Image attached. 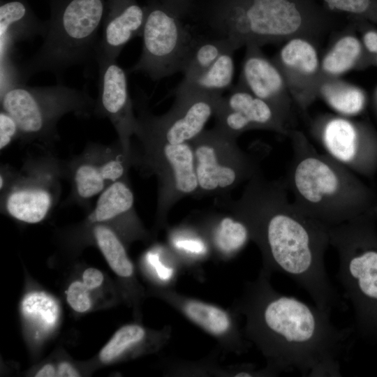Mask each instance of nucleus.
I'll return each instance as SVG.
<instances>
[{"label": "nucleus", "instance_id": "nucleus-1", "mask_svg": "<svg viewBox=\"0 0 377 377\" xmlns=\"http://www.w3.org/2000/svg\"><path fill=\"white\" fill-rule=\"evenodd\" d=\"M288 193L285 182L267 181L258 172L235 205L237 216L248 226L266 269L288 276L320 309H343L325 265L329 226L300 211Z\"/></svg>", "mask_w": 377, "mask_h": 377}, {"label": "nucleus", "instance_id": "nucleus-2", "mask_svg": "<svg viewBox=\"0 0 377 377\" xmlns=\"http://www.w3.org/2000/svg\"><path fill=\"white\" fill-rule=\"evenodd\" d=\"M263 269L250 284L244 311L247 332L276 373L297 371L305 376H341L350 332L337 327L330 313L281 294Z\"/></svg>", "mask_w": 377, "mask_h": 377}, {"label": "nucleus", "instance_id": "nucleus-3", "mask_svg": "<svg viewBox=\"0 0 377 377\" xmlns=\"http://www.w3.org/2000/svg\"><path fill=\"white\" fill-rule=\"evenodd\" d=\"M202 13L216 37L235 50L300 36L319 41L339 19L317 0H207Z\"/></svg>", "mask_w": 377, "mask_h": 377}, {"label": "nucleus", "instance_id": "nucleus-4", "mask_svg": "<svg viewBox=\"0 0 377 377\" xmlns=\"http://www.w3.org/2000/svg\"><path fill=\"white\" fill-rule=\"evenodd\" d=\"M288 136L293 156L285 183L295 205L328 226L361 216L370 195L353 172L318 152L302 131L290 129Z\"/></svg>", "mask_w": 377, "mask_h": 377}, {"label": "nucleus", "instance_id": "nucleus-5", "mask_svg": "<svg viewBox=\"0 0 377 377\" xmlns=\"http://www.w3.org/2000/svg\"><path fill=\"white\" fill-rule=\"evenodd\" d=\"M106 0H51L43 41L34 56L19 66L20 82L49 72L61 79L69 68L87 61L95 52Z\"/></svg>", "mask_w": 377, "mask_h": 377}, {"label": "nucleus", "instance_id": "nucleus-6", "mask_svg": "<svg viewBox=\"0 0 377 377\" xmlns=\"http://www.w3.org/2000/svg\"><path fill=\"white\" fill-rule=\"evenodd\" d=\"M96 99L85 90L62 84L31 87L12 85L1 94V110L17 121L20 139L45 144L57 140V123L68 113L89 117L94 114Z\"/></svg>", "mask_w": 377, "mask_h": 377}, {"label": "nucleus", "instance_id": "nucleus-7", "mask_svg": "<svg viewBox=\"0 0 377 377\" xmlns=\"http://www.w3.org/2000/svg\"><path fill=\"white\" fill-rule=\"evenodd\" d=\"M145 10L142 52L129 72L143 73L154 81L182 73L198 36L161 2L149 0Z\"/></svg>", "mask_w": 377, "mask_h": 377}, {"label": "nucleus", "instance_id": "nucleus-8", "mask_svg": "<svg viewBox=\"0 0 377 377\" xmlns=\"http://www.w3.org/2000/svg\"><path fill=\"white\" fill-rule=\"evenodd\" d=\"M66 177V164L51 154L27 158L8 189L1 194V210L19 222L38 223L57 205Z\"/></svg>", "mask_w": 377, "mask_h": 377}, {"label": "nucleus", "instance_id": "nucleus-9", "mask_svg": "<svg viewBox=\"0 0 377 377\" xmlns=\"http://www.w3.org/2000/svg\"><path fill=\"white\" fill-rule=\"evenodd\" d=\"M190 142L198 190L205 193L227 191L259 172L257 161L238 147L236 138L216 127Z\"/></svg>", "mask_w": 377, "mask_h": 377}, {"label": "nucleus", "instance_id": "nucleus-10", "mask_svg": "<svg viewBox=\"0 0 377 377\" xmlns=\"http://www.w3.org/2000/svg\"><path fill=\"white\" fill-rule=\"evenodd\" d=\"M311 133L326 154L353 172L371 173L377 165V133L367 125L339 114L311 121Z\"/></svg>", "mask_w": 377, "mask_h": 377}, {"label": "nucleus", "instance_id": "nucleus-11", "mask_svg": "<svg viewBox=\"0 0 377 377\" xmlns=\"http://www.w3.org/2000/svg\"><path fill=\"white\" fill-rule=\"evenodd\" d=\"M175 95L172 108L161 116L151 114L140 103L135 135L171 145L189 142L204 131L222 96L190 91Z\"/></svg>", "mask_w": 377, "mask_h": 377}, {"label": "nucleus", "instance_id": "nucleus-12", "mask_svg": "<svg viewBox=\"0 0 377 377\" xmlns=\"http://www.w3.org/2000/svg\"><path fill=\"white\" fill-rule=\"evenodd\" d=\"M141 154L131 156L135 163L157 175L161 183L159 202L165 198L171 182L177 195L193 194L198 191L194 153L191 142L171 145L136 135Z\"/></svg>", "mask_w": 377, "mask_h": 377}, {"label": "nucleus", "instance_id": "nucleus-13", "mask_svg": "<svg viewBox=\"0 0 377 377\" xmlns=\"http://www.w3.org/2000/svg\"><path fill=\"white\" fill-rule=\"evenodd\" d=\"M318 43L306 37L293 38L272 59L284 78L294 104L304 112L318 98L322 82Z\"/></svg>", "mask_w": 377, "mask_h": 377}, {"label": "nucleus", "instance_id": "nucleus-14", "mask_svg": "<svg viewBox=\"0 0 377 377\" xmlns=\"http://www.w3.org/2000/svg\"><path fill=\"white\" fill-rule=\"evenodd\" d=\"M216 127L237 138L252 129H265L288 136L289 121L272 105L255 96L237 82L228 95L221 96L214 114Z\"/></svg>", "mask_w": 377, "mask_h": 377}, {"label": "nucleus", "instance_id": "nucleus-15", "mask_svg": "<svg viewBox=\"0 0 377 377\" xmlns=\"http://www.w3.org/2000/svg\"><path fill=\"white\" fill-rule=\"evenodd\" d=\"M98 64V92L94 114L108 118L117 135L124 151L131 160V138L138 128V118L128 89L126 71L117 63L95 57Z\"/></svg>", "mask_w": 377, "mask_h": 377}, {"label": "nucleus", "instance_id": "nucleus-16", "mask_svg": "<svg viewBox=\"0 0 377 377\" xmlns=\"http://www.w3.org/2000/svg\"><path fill=\"white\" fill-rule=\"evenodd\" d=\"M238 82L255 96L272 105L289 122L294 103L284 78L272 59L261 47L248 45Z\"/></svg>", "mask_w": 377, "mask_h": 377}, {"label": "nucleus", "instance_id": "nucleus-17", "mask_svg": "<svg viewBox=\"0 0 377 377\" xmlns=\"http://www.w3.org/2000/svg\"><path fill=\"white\" fill-rule=\"evenodd\" d=\"M145 16V6L137 0H106L103 34L95 57L117 60L131 40L141 36Z\"/></svg>", "mask_w": 377, "mask_h": 377}, {"label": "nucleus", "instance_id": "nucleus-18", "mask_svg": "<svg viewBox=\"0 0 377 377\" xmlns=\"http://www.w3.org/2000/svg\"><path fill=\"white\" fill-rule=\"evenodd\" d=\"M374 66L355 25L351 21L333 38L320 60L322 80L340 77L353 70H364Z\"/></svg>", "mask_w": 377, "mask_h": 377}, {"label": "nucleus", "instance_id": "nucleus-19", "mask_svg": "<svg viewBox=\"0 0 377 377\" xmlns=\"http://www.w3.org/2000/svg\"><path fill=\"white\" fill-rule=\"evenodd\" d=\"M45 21L40 20L27 0L1 1L0 6L1 58L11 56L16 43L43 37Z\"/></svg>", "mask_w": 377, "mask_h": 377}, {"label": "nucleus", "instance_id": "nucleus-20", "mask_svg": "<svg viewBox=\"0 0 377 377\" xmlns=\"http://www.w3.org/2000/svg\"><path fill=\"white\" fill-rule=\"evenodd\" d=\"M134 196L126 179L117 181L98 196L93 209L84 220V226L105 224L117 228L133 227L137 224Z\"/></svg>", "mask_w": 377, "mask_h": 377}, {"label": "nucleus", "instance_id": "nucleus-21", "mask_svg": "<svg viewBox=\"0 0 377 377\" xmlns=\"http://www.w3.org/2000/svg\"><path fill=\"white\" fill-rule=\"evenodd\" d=\"M66 177L71 184L66 202L90 209L92 200L108 187L90 143L82 152L65 162Z\"/></svg>", "mask_w": 377, "mask_h": 377}, {"label": "nucleus", "instance_id": "nucleus-22", "mask_svg": "<svg viewBox=\"0 0 377 377\" xmlns=\"http://www.w3.org/2000/svg\"><path fill=\"white\" fill-rule=\"evenodd\" d=\"M235 51L232 48L227 50L204 71L191 77L183 78L174 89V94L190 91L222 96L232 87Z\"/></svg>", "mask_w": 377, "mask_h": 377}, {"label": "nucleus", "instance_id": "nucleus-23", "mask_svg": "<svg viewBox=\"0 0 377 377\" xmlns=\"http://www.w3.org/2000/svg\"><path fill=\"white\" fill-rule=\"evenodd\" d=\"M318 98H321L337 114L348 117L361 113L367 104L365 91L340 77L323 79Z\"/></svg>", "mask_w": 377, "mask_h": 377}, {"label": "nucleus", "instance_id": "nucleus-24", "mask_svg": "<svg viewBox=\"0 0 377 377\" xmlns=\"http://www.w3.org/2000/svg\"><path fill=\"white\" fill-rule=\"evenodd\" d=\"M90 232L111 269L120 277H131L133 265L117 232L110 226L101 223L92 226Z\"/></svg>", "mask_w": 377, "mask_h": 377}, {"label": "nucleus", "instance_id": "nucleus-25", "mask_svg": "<svg viewBox=\"0 0 377 377\" xmlns=\"http://www.w3.org/2000/svg\"><path fill=\"white\" fill-rule=\"evenodd\" d=\"M186 317L212 335L221 337L232 329V320L222 309L195 300H188L182 306Z\"/></svg>", "mask_w": 377, "mask_h": 377}, {"label": "nucleus", "instance_id": "nucleus-26", "mask_svg": "<svg viewBox=\"0 0 377 377\" xmlns=\"http://www.w3.org/2000/svg\"><path fill=\"white\" fill-rule=\"evenodd\" d=\"M89 143L108 186L126 179L128 168L132 163L119 140L111 145Z\"/></svg>", "mask_w": 377, "mask_h": 377}, {"label": "nucleus", "instance_id": "nucleus-27", "mask_svg": "<svg viewBox=\"0 0 377 377\" xmlns=\"http://www.w3.org/2000/svg\"><path fill=\"white\" fill-rule=\"evenodd\" d=\"M230 48L235 50L228 39L219 37H198L182 71L183 78H189L204 71Z\"/></svg>", "mask_w": 377, "mask_h": 377}, {"label": "nucleus", "instance_id": "nucleus-28", "mask_svg": "<svg viewBox=\"0 0 377 377\" xmlns=\"http://www.w3.org/2000/svg\"><path fill=\"white\" fill-rule=\"evenodd\" d=\"M251 239L248 226L238 216L221 217L213 230L212 241L216 249L224 255L238 253Z\"/></svg>", "mask_w": 377, "mask_h": 377}, {"label": "nucleus", "instance_id": "nucleus-29", "mask_svg": "<svg viewBox=\"0 0 377 377\" xmlns=\"http://www.w3.org/2000/svg\"><path fill=\"white\" fill-rule=\"evenodd\" d=\"M24 316L43 330L54 327L59 318V307L55 300L43 292L27 294L21 304Z\"/></svg>", "mask_w": 377, "mask_h": 377}, {"label": "nucleus", "instance_id": "nucleus-30", "mask_svg": "<svg viewBox=\"0 0 377 377\" xmlns=\"http://www.w3.org/2000/svg\"><path fill=\"white\" fill-rule=\"evenodd\" d=\"M145 336V330L139 325L129 324L121 327L100 351L101 361L103 363L111 362L132 346L140 342Z\"/></svg>", "mask_w": 377, "mask_h": 377}, {"label": "nucleus", "instance_id": "nucleus-31", "mask_svg": "<svg viewBox=\"0 0 377 377\" xmlns=\"http://www.w3.org/2000/svg\"><path fill=\"white\" fill-rule=\"evenodd\" d=\"M330 10L377 26V0H322Z\"/></svg>", "mask_w": 377, "mask_h": 377}, {"label": "nucleus", "instance_id": "nucleus-32", "mask_svg": "<svg viewBox=\"0 0 377 377\" xmlns=\"http://www.w3.org/2000/svg\"><path fill=\"white\" fill-rule=\"evenodd\" d=\"M89 290L82 281H74L66 290V300L69 306L77 313H85L92 306Z\"/></svg>", "mask_w": 377, "mask_h": 377}, {"label": "nucleus", "instance_id": "nucleus-33", "mask_svg": "<svg viewBox=\"0 0 377 377\" xmlns=\"http://www.w3.org/2000/svg\"><path fill=\"white\" fill-rule=\"evenodd\" d=\"M355 25L363 45L369 54L374 66H377V28L364 20L350 17Z\"/></svg>", "mask_w": 377, "mask_h": 377}, {"label": "nucleus", "instance_id": "nucleus-34", "mask_svg": "<svg viewBox=\"0 0 377 377\" xmlns=\"http://www.w3.org/2000/svg\"><path fill=\"white\" fill-rule=\"evenodd\" d=\"M20 130L15 119L6 112H0V149L5 150L14 140L20 139Z\"/></svg>", "mask_w": 377, "mask_h": 377}, {"label": "nucleus", "instance_id": "nucleus-35", "mask_svg": "<svg viewBox=\"0 0 377 377\" xmlns=\"http://www.w3.org/2000/svg\"><path fill=\"white\" fill-rule=\"evenodd\" d=\"M146 261L161 280L168 281L172 277V269L163 264L157 253L154 251L148 252L146 255Z\"/></svg>", "mask_w": 377, "mask_h": 377}, {"label": "nucleus", "instance_id": "nucleus-36", "mask_svg": "<svg viewBox=\"0 0 377 377\" xmlns=\"http://www.w3.org/2000/svg\"><path fill=\"white\" fill-rule=\"evenodd\" d=\"M104 281L103 272L94 267L86 269L82 275V281L86 287L90 290L99 288Z\"/></svg>", "mask_w": 377, "mask_h": 377}, {"label": "nucleus", "instance_id": "nucleus-37", "mask_svg": "<svg viewBox=\"0 0 377 377\" xmlns=\"http://www.w3.org/2000/svg\"><path fill=\"white\" fill-rule=\"evenodd\" d=\"M165 4L179 16L184 17L193 8V0H156Z\"/></svg>", "mask_w": 377, "mask_h": 377}, {"label": "nucleus", "instance_id": "nucleus-38", "mask_svg": "<svg viewBox=\"0 0 377 377\" xmlns=\"http://www.w3.org/2000/svg\"><path fill=\"white\" fill-rule=\"evenodd\" d=\"M17 170L8 164L0 168V194L6 191L14 180Z\"/></svg>", "mask_w": 377, "mask_h": 377}, {"label": "nucleus", "instance_id": "nucleus-39", "mask_svg": "<svg viewBox=\"0 0 377 377\" xmlns=\"http://www.w3.org/2000/svg\"><path fill=\"white\" fill-rule=\"evenodd\" d=\"M177 246L185 252L199 255L204 253V245L197 239H184L176 243Z\"/></svg>", "mask_w": 377, "mask_h": 377}, {"label": "nucleus", "instance_id": "nucleus-40", "mask_svg": "<svg viewBox=\"0 0 377 377\" xmlns=\"http://www.w3.org/2000/svg\"><path fill=\"white\" fill-rule=\"evenodd\" d=\"M57 376L59 377H77L80 376V373L69 362H61L57 369Z\"/></svg>", "mask_w": 377, "mask_h": 377}, {"label": "nucleus", "instance_id": "nucleus-41", "mask_svg": "<svg viewBox=\"0 0 377 377\" xmlns=\"http://www.w3.org/2000/svg\"><path fill=\"white\" fill-rule=\"evenodd\" d=\"M36 377H53L57 376V369L52 364H45L39 369L36 374Z\"/></svg>", "mask_w": 377, "mask_h": 377}, {"label": "nucleus", "instance_id": "nucleus-42", "mask_svg": "<svg viewBox=\"0 0 377 377\" xmlns=\"http://www.w3.org/2000/svg\"><path fill=\"white\" fill-rule=\"evenodd\" d=\"M374 102L376 110L377 111V87H376L374 93Z\"/></svg>", "mask_w": 377, "mask_h": 377}]
</instances>
